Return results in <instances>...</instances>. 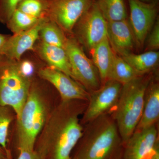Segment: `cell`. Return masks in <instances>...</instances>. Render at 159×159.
Wrapping results in <instances>:
<instances>
[{"label": "cell", "mask_w": 159, "mask_h": 159, "mask_svg": "<svg viewBox=\"0 0 159 159\" xmlns=\"http://www.w3.org/2000/svg\"><path fill=\"white\" fill-rule=\"evenodd\" d=\"M130 9V25L135 44L139 49L143 48L148 34L155 23L157 7L154 3L141 0H128Z\"/></svg>", "instance_id": "10"}, {"label": "cell", "mask_w": 159, "mask_h": 159, "mask_svg": "<svg viewBox=\"0 0 159 159\" xmlns=\"http://www.w3.org/2000/svg\"><path fill=\"white\" fill-rule=\"evenodd\" d=\"M97 6L107 22L126 19L124 0H97Z\"/></svg>", "instance_id": "21"}, {"label": "cell", "mask_w": 159, "mask_h": 159, "mask_svg": "<svg viewBox=\"0 0 159 159\" xmlns=\"http://www.w3.org/2000/svg\"><path fill=\"white\" fill-rule=\"evenodd\" d=\"M16 9L33 17L48 19L47 0H20Z\"/></svg>", "instance_id": "25"}, {"label": "cell", "mask_w": 159, "mask_h": 159, "mask_svg": "<svg viewBox=\"0 0 159 159\" xmlns=\"http://www.w3.org/2000/svg\"><path fill=\"white\" fill-rule=\"evenodd\" d=\"M124 144L116 121L105 114L84 125L71 159H123Z\"/></svg>", "instance_id": "2"}, {"label": "cell", "mask_w": 159, "mask_h": 159, "mask_svg": "<svg viewBox=\"0 0 159 159\" xmlns=\"http://www.w3.org/2000/svg\"><path fill=\"white\" fill-rule=\"evenodd\" d=\"M48 20H43L27 31L10 35L5 45L2 55L18 61L26 52L33 51L34 45L39 38L41 28Z\"/></svg>", "instance_id": "13"}, {"label": "cell", "mask_w": 159, "mask_h": 159, "mask_svg": "<svg viewBox=\"0 0 159 159\" xmlns=\"http://www.w3.org/2000/svg\"><path fill=\"white\" fill-rule=\"evenodd\" d=\"M48 17L57 24L67 36L74 25L95 0H47Z\"/></svg>", "instance_id": "9"}, {"label": "cell", "mask_w": 159, "mask_h": 159, "mask_svg": "<svg viewBox=\"0 0 159 159\" xmlns=\"http://www.w3.org/2000/svg\"><path fill=\"white\" fill-rule=\"evenodd\" d=\"M47 84L38 76L32 80L29 96L16 118L18 151L34 150L36 139L53 109L48 99Z\"/></svg>", "instance_id": "3"}, {"label": "cell", "mask_w": 159, "mask_h": 159, "mask_svg": "<svg viewBox=\"0 0 159 159\" xmlns=\"http://www.w3.org/2000/svg\"><path fill=\"white\" fill-rule=\"evenodd\" d=\"M87 104L86 100H61L53 107L34 145L42 159H71L82 135L80 117Z\"/></svg>", "instance_id": "1"}, {"label": "cell", "mask_w": 159, "mask_h": 159, "mask_svg": "<svg viewBox=\"0 0 159 159\" xmlns=\"http://www.w3.org/2000/svg\"><path fill=\"white\" fill-rule=\"evenodd\" d=\"M107 38L113 51L119 56L130 53L134 48V39L127 19L107 22Z\"/></svg>", "instance_id": "14"}, {"label": "cell", "mask_w": 159, "mask_h": 159, "mask_svg": "<svg viewBox=\"0 0 159 159\" xmlns=\"http://www.w3.org/2000/svg\"><path fill=\"white\" fill-rule=\"evenodd\" d=\"M159 83L154 75L145 91L142 117L135 129L149 127L158 123Z\"/></svg>", "instance_id": "16"}, {"label": "cell", "mask_w": 159, "mask_h": 159, "mask_svg": "<svg viewBox=\"0 0 159 159\" xmlns=\"http://www.w3.org/2000/svg\"><path fill=\"white\" fill-rule=\"evenodd\" d=\"M141 1H143V2H147V1H150V0H141Z\"/></svg>", "instance_id": "32"}, {"label": "cell", "mask_w": 159, "mask_h": 159, "mask_svg": "<svg viewBox=\"0 0 159 159\" xmlns=\"http://www.w3.org/2000/svg\"><path fill=\"white\" fill-rule=\"evenodd\" d=\"M32 51L46 65L62 71L74 79L65 49L57 46L50 45L39 39L35 43Z\"/></svg>", "instance_id": "15"}, {"label": "cell", "mask_w": 159, "mask_h": 159, "mask_svg": "<svg viewBox=\"0 0 159 159\" xmlns=\"http://www.w3.org/2000/svg\"><path fill=\"white\" fill-rule=\"evenodd\" d=\"M37 75L53 86L59 94L61 100L88 101L89 93L80 84L62 71L45 65L39 69Z\"/></svg>", "instance_id": "11"}, {"label": "cell", "mask_w": 159, "mask_h": 159, "mask_svg": "<svg viewBox=\"0 0 159 159\" xmlns=\"http://www.w3.org/2000/svg\"><path fill=\"white\" fill-rule=\"evenodd\" d=\"M153 72L122 85L118 103L111 114L116 121L124 145L137 128L142 117L145 91Z\"/></svg>", "instance_id": "4"}, {"label": "cell", "mask_w": 159, "mask_h": 159, "mask_svg": "<svg viewBox=\"0 0 159 159\" xmlns=\"http://www.w3.org/2000/svg\"><path fill=\"white\" fill-rule=\"evenodd\" d=\"M32 80L21 73L17 61L0 55V105L11 107L16 118L29 96Z\"/></svg>", "instance_id": "5"}, {"label": "cell", "mask_w": 159, "mask_h": 159, "mask_svg": "<svg viewBox=\"0 0 159 159\" xmlns=\"http://www.w3.org/2000/svg\"><path fill=\"white\" fill-rule=\"evenodd\" d=\"M147 40L146 51H157L159 49V21L157 20L149 32Z\"/></svg>", "instance_id": "27"}, {"label": "cell", "mask_w": 159, "mask_h": 159, "mask_svg": "<svg viewBox=\"0 0 159 159\" xmlns=\"http://www.w3.org/2000/svg\"><path fill=\"white\" fill-rule=\"evenodd\" d=\"M45 19H48L33 17L16 9L6 25L12 34H16L32 29Z\"/></svg>", "instance_id": "22"}, {"label": "cell", "mask_w": 159, "mask_h": 159, "mask_svg": "<svg viewBox=\"0 0 159 159\" xmlns=\"http://www.w3.org/2000/svg\"><path fill=\"white\" fill-rule=\"evenodd\" d=\"M67 37V35L57 24L48 19L42 26L39 39L50 45L65 49Z\"/></svg>", "instance_id": "20"}, {"label": "cell", "mask_w": 159, "mask_h": 159, "mask_svg": "<svg viewBox=\"0 0 159 159\" xmlns=\"http://www.w3.org/2000/svg\"><path fill=\"white\" fill-rule=\"evenodd\" d=\"M14 114L11 107L0 105V145L12 157L9 135L10 125L14 119Z\"/></svg>", "instance_id": "23"}, {"label": "cell", "mask_w": 159, "mask_h": 159, "mask_svg": "<svg viewBox=\"0 0 159 159\" xmlns=\"http://www.w3.org/2000/svg\"><path fill=\"white\" fill-rule=\"evenodd\" d=\"M92 61L99 72L102 84L109 80V75L115 52L110 45L107 37L89 51Z\"/></svg>", "instance_id": "17"}, {"label": "cell", "mask_w": 159, "mask_h": 159, "mask_svg": "<svg viewBox=\"0 0 159 159\" xmlns=\"http://www.w3.org/2000/svg\"><path fill=\"white\" fill-rule=\"evenodd\" d=\"M137 72L143 74L153 72L159 62L157 51H147L141 54L130 53L121 56Z\"/></svg>", "instance_id": "18"}, {"label": "cell", "mask_w": 159, "mask_h": 159, "mask_svg": "<svg viewBox=\"0 0 159 159\" xmlns=\"http://www.w3.org/2000/svg\"><path fill=\"white\" fill-rule=\"evenodd\" d=\"M20 0H0V22L6 25Z\"/></svg>", "instance_id": "26"}, {"label": "cell", "mask_w": 159, "mask_h": 159, "mask_svg": "<svg viewBox=\"0 0 159 159\" xmlns=\"http://www.w3.org/2000/svg\"><path fill=\"white\" fill-rule=\"evenodd\" d=\"M0 159H13V157L7 153L2 146L0 145Z\"/></svg>", "instance_id": "31"}, {"label": "cell", "mask_w": 159, "mask_h": 159, "mask_svg": "<svg viewBox=\"0 0 159 159\" xmlns=\"http://www.w3.org/2000/svg\"><path fill=\"white\" fill-rule=\"evenodd\" d=\"M142 159H159V146H157Z\"/></svg>", "instance_id": "30"}, {"label": "cell", "mask_w": 159, "mask_h": 159, "mask_svg": "<svg viewBox=\"0 0 159 159\" xmlns=\"http://www.w3.org/2000/svg\"><path fill=\"white\" fill-rule=\"evenodd\" d=\"M158 125L135 129L124 145L123 159H142L159 146Z\"/></svg>", "instance_id": "12"}, {"label": "cell", "mask_w": 159, "mask_h": 159, "mask_svg": "<svg viewBox=\"0 0 159 159\" xmlns=\"http://www.w3.org/2000/svg\"><path fill=\"white\" fill-rule=\"evenodd\" d=\"M122 87L120 83L109 80L90 93L87 105L80 119L81 124L84 126L100 116L112 113L118 103Z\"/></svg>", "instance_id": "8"}, {"label": "cell", "mask_w": 159, "mask_h": 159, "mask_svg": "<svg viewBox=\"0 0 159 159\" xmlns=\"http://www.w3.org/2000/svg\"><path fill=\"white\" fill-rule=\"evenodd\" d=\"M17 61L21 73L31 80L38 76L39 69L46 65L33 51L26 52Z\"/></svg>", "instance_id": "24"}, {"label": "cell", "mask_w": 159, "mask_h": 159, "mask_svg": "<svg viewBox=\"0 0 159 159\" xmlns=\"http://www.w3.org/2000/svg\"><path fill=\"white\" fill-rule=\"evenodd\" d=\"M72 35L89 51L107 37V22L96 1L74 25Z\"/></svg>", "instance_id": "7"}, {"label": "cell", "mask_w": 159, "mask_h": 159, "mask_svg": "<svg viewBox=\"0 0 159 159\" xmlns=\"http://www.w3.org/2000/svg\"><path fill=\"white\" fill-rule=\"evenodd\" d=\"M74 79L89 93L102 85L100 76L93 61L86 55L83 48L73 35L68 36L65 48Z\"/></svg>", "instance_id": "6"}, {"label": "cell", "mask_w": 159, "mask_h": 159, "mask_svg": "<svg viewBox=\"0 0 159 159\" xmlns=\"http://www.w3.org/2000/svg\"><path fill=\"white\" fill-rule=\"evenodd\" d=\"M10 35L9 34L0 33V55H2L3 50L5 48V45Z\"/></svg>", "instance_id": "29"}, {"label": "cell", "mask_w": 159, "mask_h": 159, "mask_svg": "<svg viewBox=\"0 0 159 159\" xmlns=\"http://www.w3.org/2000/svg\"><path fill=\"white\" fill-rule=\"evenodd\" d=\"M142 75L143 74L137 72L121 56L115 53L109 80H115L123 85Z\"/></svg>", "instance_id": "19"}, {"label": "cell", "mask_w": 159, "mask_h": 159, "mask_svg": "<svg viewBox=\"0 0 159 159\" xmlns=\"http://www.w3.org/2000/svg\"><path fill=\"white\" fill-rule=\"evenodd\" d=\"M16 159H42L39 154L34 150L22 148L18 151Z\"/></svg>", "instance_id": "28"}]
</instances>
